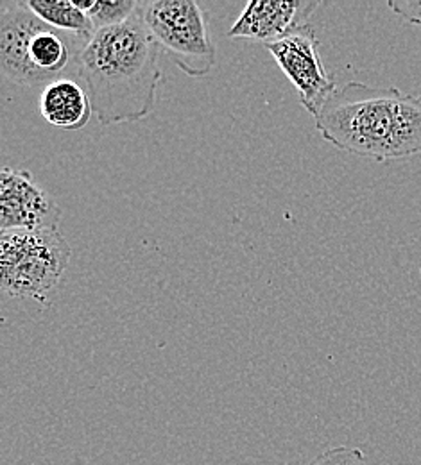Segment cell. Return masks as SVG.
I'll list each match as a JSON object with an SVG mask.
<instances>
[{
    "label": "cell",
    "mask_w": 421,
    "mask_h": 465,
    "mask_svg": "<svg viewBox=\"0 0 421 465\" xmlns=\"http://www.w3.org/2000/svg\"><path fill=\"white\" fill-rule=\"evenodd\" d=\"M27 5L51 27L65 33L75 35L86 42L97 33L90 16L83 13L74 2H44V0H27Z\"/></svg>",
    "instance_id": "30bf717a"
},
{
    "label": "cell",
    "mask_w": 421,
    "mask_h": 465,
    "mask_svg": "<svg viewBox=\"0 0 421 465\" xmlns=\"http://www.w3.org/2000/svg\"><path fill=\"white\" fill-rule=\"evenodd\" d=\"M86 40L45 24L22 0H4L0 9V66L18 86H47L66 79L70 68L81 74L79 56Z\"/></svg>",
    "instance_id": "3957f363"
},
{
    "label": "cell",
    "mask_w": 421,
    "mask_h": 465,
    "mask_svg": "<svg viewBox=\"0 0 421 465\" xmlns=\"http://www.w3.org/2000/svg\"><path fill=\"white\" fill-rule=\"evenodd\" d=\"M308 465H366V457L359 448L336 446L316 457Z\"/></svg>",
    "instance_id": "7c38bea8"
},
{
    "label": "cell",
    "mask_w": 421,
    "mask_h": 465,
    "mask_svg": "<svg viewBox=\"0 0 421 465\" xmlns=\"http://www.w3.org/2000/svg\"><path fill=\"white\" fill-rule=\"evenodd\" d=\"M389 9H393L396 15L406 18L407 22L421 25V2H407V0H391Z\"/></svg>",
    "instance_id": "4fadbf2b"
},
{
    "label": "cell",
    "mask_w": 421,
    "mask_h": 465,
    "mask_svg": "<svg viewBox=\"0 0 421 465\" xmlns=\"http://www.w3.org/2000/svg\"><path fill=\"white\" fill-rule=\"evenodd\" d=\"M316 129L339 151L375 162L420 156L421 90L404 94L350 81L325 103Z\"/></svg>",
    "instance_id": "7a4b0ae2"
},
{
    "label": "cell",
    "mask_w": 421,
    "mask_h": 465,
    "mask_svg": "<svg viewBox=\"0 0 421 465\" xmlns=\"http://www.w3.org/2000/svg\"><path fill=\"white\" fill-rule=\"evenodd\" d=\"M144 22L162 51L183 74L208 75L216 64V47L208 36L205 13L195 0L142 2Z\"/></svg>",
    "instance_id": "5b68a950"
},
{
    "label": "cell",
    "mask_w": 421,
    "mask_h": 465,
    "mask_svg": "<svg viewBox=\"0 0 421 465\" xmlns=\"http://www.w3.org/2000/svg\"><path fill=\"white\" fill-rule=\"evenodd\" d=\"M266 49L296 88L301 106L316 118L337 86L334 77L323 66L314 29L310 25L300 27L287 36L267 44Z\"/></svg>",
    "instance_id": "8992f818"
},
{
    "label": "cell",
    "mask_w": 421,
    "mask_h": 465,
    "mask_svg": "<svg viewBox=\"0 0 421 465\" xmlns=\"http://www.w3.org/2000/svg\"><path fill=\"white\" fill-rule=\"evenodd\" d=\"M74 4L90 16L95 31L121 25L124 22H127L140 7V2L136 0H112V2L83 0Z\"/></svg>",
    "instance_id": "8fae6325"
},
{
    "label": "cell",
    "mask_w": 421,
    "mask_h": 465,
    "mask_svg": "<svg viewBox=\"0 0 421 465\" xmlns=\"http://www.w3.org/2000/svg\"><path fill=\"white\" fill-rule=\"evenodd\" d=\"M40 114L55 127L79 131L90 122L94 108L88 92L72 77H66L44 86Z\"/></svg>",
    "instance_id": "9c48e42d"
},
{
    "label": "cell",
    "mask_w": 421,
    "mask_h": 465,
    "mask_svg": "<svg viewBox=\"0 0 421 465\" xmlns=\"http://www.w3.org/2000/svg\"><path fill=\"white\" fill-rule=\"evenodd\" d=\"M319 2L312 0H251L228 31L230 38L273 44L305 27Z\"/></svg>",
    "instance_id": "ba28073f"
},
{
    "label": "cell",
    "mask_w": 421,
    "mask_h": 465,
    "mask_svg": "<svg viewBox=\"0 0 421 465\" xmlns=\"http://www.w3.org/2000/svg\"><path fill=\"white\" fill-rule=\"evenodd\" d=\"M60 206L27 171L4 169L0 177V230H58Z\"/></svg>",
    "instance_id": "52a82bcc"
},
{
    "label": "cell",
    "mask_w": 421,
    "mask_h": 465,
    "mask_svg": "<svg viewBox=\"0 0 421 465\" xmlns=\"http://www.w3.org/2000/svg\"><path fill=\"white\" fill-rule=\"evenodd\" d=\"M79 70L103 125L138 122L155 112L160 45L144 22L142 2L127 22L92 36L79 56Z\"/></svg>",
    "instance_id": "6da1fadb"
},
{
    "label": "cell",
    "mask_w": 421,
    "mask_h": 465,
    "mask_svg": "<svg viewBox=\"0 0 421 465\" xmlns=\"http://www.w3.org/2000/svg\"><path fill=\"white\" fill-rule=\"evenodd\" d=\"M72 249L60 230L0 232V287L16 299L49 302L68 267Z\"/></svg>",
    "instance_id": "277c9868"
}]
</instances>
